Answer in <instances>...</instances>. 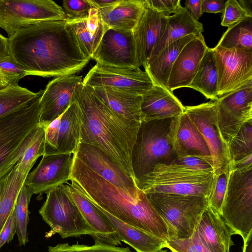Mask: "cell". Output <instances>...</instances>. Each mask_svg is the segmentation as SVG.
<instances>
[{
    "instance_id": "cell-1",
    "label": "cell",
    "mask_w": 252,
    "mask_h": 252,
    "mask_svg": "<svg viewBox=\"0 0 252 252\" xmlns=\"http://www.w3.org/2000/svg\"><path fill=\"white\" fill-rule=\"evenodd\" d=\"M7 41L9 55L29 75H73L91 59L81 50L68 19L30 25L8 37Z\"/></svg>"
},
{
    "instance_id": "cell-2",
    "label": "cell",
    "mask_w": 252,
    "mask_h": 252,
    "mask_svg": "<svg viewBox=\"0 0 252 252\" xmlns=\"http://www.w3.org/2000/svg\"><path fill=\"white\" fill-rule=\"evenodd\" d=\"M74 99L81 114L80 143L99 147L134 178L131 156L141 123L112 111L83 82L76 87Z\"/></svg>"
},
{
    "instance_id": "cell-3",
    "label": "cell",
    "mask_w": 252,
    "mask_h": 252,
    "mask_svg": "<svg viewBox=\"0 0 252 252\" xmlns=\"http://www.w3.org/2000/svg\"><path fill=\"white\" fill-rule=\"evenodd\" d=\"M70 181L93 203L113 217L164 241V221L143 191L132 197L106 181L75 156Z\"/></svg>"
},
{
    "instance_id": "cell-4",
    "label": "cell",
    "mask_w": 252,
    "mask_h": 252,
    "mask_svg": "<svg viewBox=\"0 0 252 252\" xmlns=\"http://www.w3.org/2000/svg\"><path fill=\"white\" fill-rule=\"evenodd\" d=\"M43 93L40 90L28 104L0 118V180L16 165L34 137Z\"/></svg>"
},
{
    "instance_id": "cell-5",
    "label": "cell",
    "mask_w": 252,
    "mask_h": 252,
    "mask_svg": "<svg viewBox=\"0 0 252 252\" xmlns=\"http://www.w3.org/2000/svg\"><path fill=\"white\" fill-rule=\"evenodd\" d=\"M214 172L194 170L176 163L158 164L150 173L135 180L145 193H160L208 198Z\"/></svg>"
},
{
    "instance_id": "cell-6",
    "label": "cell",
    "mask_w": 252,
    "mask_h": 252,
    "mask_svg": "<svg viewBox=\"0 0 252 252\" xmlns=\"http://www.w3.org/2000/svg\"><path fill=\"white\" fill-rule=\"evenodd\" d=\"M172 119L143 121L141 123L131 156L135 180L151 172L156 165L170 164L177 158Z\"/></svg>"
},
{
    "instance_id": "cell-7",
    "label": "cell",
    "mask_w": 252,
    "mask_h": 252,
    "mask_svg": "<svg viewBox=\"0 0 252 252\" xmlns=\"http://www.w3.org/2000/svg\"><path fill=\"white\" fill-rule=\"evenodd\" d=\"M145 194L166 224L168 239L191 237L208 206V198L201 196L160 193Z\"/></svg>"
},
{
    "instance_id": "cell-8",
    "label": "cell",
    "mask_w": 252,
    "mask_h": 252,
    "mask_svg": "<svg viewBox=\"0 0 252 252\" xmlns=\"http://www.w3.org/2000/svg\"><path fill=\"white\" fill-rule=\"evenodd\" d=\"M46 194V200L39 210L43 220L51 228L46 237L58 234L63 239L82 235L94 238V231L85 221L64 184L51 189Z\"/></svg>"
},
{
    "instance_id": "cell-9",
    "label": "cell",
    "mask_w": 252,
    "mask_h": 252,
    "mask_svg": "<svg viewBox=\"0 0 252 252\" xmlns=\"http://www.w3.org/2000/svg\"><path fill=\"white\" fill-rule=\"evenodd\" d=\"M221 216L232 235L252 231V169L229 171Z\"/></svg>"
},
{
    "instance_id": "cell-10",
    "label": "cell",
    "mask_w": 252,
    "mask_h": 252,
    "mask_svg": "<svg viewBox=\"0 0 252 252\" xmlns=\"http://www.w3.org/2000/svg\"><path fill=\"white\" fill-rule=\"evenodd\" d=\"M66 19L63 8L51 0H0V28L9 37L40 22Z\"/></svg>"
},
{
    "instance_id": "cell-11",
    "label": "cell",
    "mask_w": 252,
    "mask_h": 252,
    "mask_svg": "<svg viewBox=\"0 0 252 252\" xmlns=\"http://www.w3.org/2000/svg\"><path fill=\"white\" fill-rule=\"evenodd\" d=\"M196 127L209 150L214 174L229 172L231 163L228 146L220 132L215 101L185 106L184 111Z\"/></svg>"
},
{
    "instance_id": "cell-12",
    "label": "cell",
    "mask_w": 252,
    "mask_h": 252,
    "mask_svg": "<svg viewBox=\"0 0 252 252\" xmlns=\"http://www.w3.org/2000/svg\"><path fill=\"white\" fill-rule=\"evenodd\" d=\"M215 102L219 129L223 141L229 146L242 126L252 122V80Z\"/></svg>"
},
{
    "instance_id": "cell-13",
    "label": "cell",
    "mask_w": 252,
    "mask_h": 252,
    "mask_svg": "<svg viewBox=\"0 0 252 252\" xmlns=\"http://www.w3.org/2000/svg\"><path fill=\"white\" fill-rule=\"evenodd\" d=\"M218 68V97L236 91L252 80V51L212 48Z\"/></svg>"
},
{
    "instance_id": "cell-14",
    "label": "cell",
    "mask_w": 252,
    "mask_h": 252,
    "mask_svg": "<svg viewBox=\"0 0 252 252\" xmlns=\"http://www.w3.org/2000/svg\"><path fill=\"white\" fill-rule=\"evenodd\" d=\"M83 83L91 87L106 86L142 95L154 85L140 67H118L96 63L87 74Z\"/></svg>"
},
{
    "instance_id": "cell-15",
    "label": "cell",
    "mask_w": 252,
    "mask_h": 252,
    "mask_svg": "<svg viewBox=\"0 0 252 252\" xmlns=\"http://www.w3.org/2000/svg\"><path fill=\"white\" fill-rule=\"evenodd\" d=\"M74 155L94 172L126 194L137 197L143 192L137 187L134 179L99 147L80 143Z\"/></svg>"
},
{
    "instance_id": "cell-16",
    "label": "cell",
    "mask_w": 252,
    "mask_h": 252,
    "mask_svg": "<svg viewBox=\"0 0 252 252\" xmlns=\"http://www.w3.org/2000/svg\"><path fill=\"white\" fill-rule=\"evenodd\" d=\"M75 155L72 153L44 155L28 174L25 185L33 194L46 193L70 181Z\"/></svg>"
},
{
    "instance_id": "cell-17",
    "label": "cell",
    "mask_w": 252,
    "mask_h": 252,
    "mask_svg": "<svg viewBox=\"0 0 252 252\" xmlns=\"http://www.w3.org/2000/svg\"><path fill=\"white\" fill-rule=\"evenodd\" d=\"M82 76L69 75L56 77L50 81L40 97L39 126L45 128L63 114L74 100L77 85Z\"/></svg>"
},
{
    "instance_id": "cell-18",
    "label": "cell",
    "mask_w": 252,
    "mask_h": 252,
    "mask_svg": "<svg viewBox=\"0 0 252 252\" xmlns=\"http://www.w3.org/2000/svg\"><path fill=\"white\" fill-rule=\"evenodd\" d=\"M91 59L102 65L139 67L132 31L107 29Z\"/></svg>"
},
{
    "instance_id": "cell-19",
    "label": "cell",
    "mask_w": 252,
    "mask_h": 252,
    "mask_svg": "<svg viewBox=\"0 0 252 252\" xmlns=\"http://www.w3.org/2000/svg\"><path fill=\"white\" fill-rule=\"evenodd\" d=\"M167 21V17L149 7L145 2L144 11L132 30L139 67L146 65L164 33Z\"/></svg>"
},
{
    "instance_id": "cell-20",
    "label": "cell",
    "mask_w": 252,
    "mask_h": 252,
    "mask_svg": "<svg viewBox=\"0 0 252 252\" xmlns=\"http://www.w3.org/2000/svg\"><path fill=\"white\" fill-rule=\"evenodd\" d=\"M65 188L88 224L94 231L95 244L117 246L122 241L114 227L102 211L72 182Z\"/></svg>"
},
{
    "instance_id": "cell-21",
    "label": "cell",
    "mask_w": 252,
    "mask_h": 252,
    "mask_svg": "<svg viewBox=\"0 0 252 252\" xmlns=\"http://www.w3.org/2000/svg\"><path fill=\"white\" fill-rule=\"evenodd\" d=\"M232 235L221 216L208 206L192 236L208 252H230L233 245Z\"/></svg>"
},
{
    "instance_id": "cell-22",
    "label": "cell",
    "mask_w": 252,
    "mask_h": 252,
    "mask_svg": "<svg viewBox=\"0 0 252 252\" xmlns=\"http://www.w3.org/2000/svg\"><path fill=\"white\" fill-rule=\"evenodd\" d=\"M208 48L202 34L191 40L184 47L171 70L167 83L169 91L173 92L175 89L188 87Z\"/></svg>"
},
{
    "instance_id": "cell-23",
    "label": "cell",
    "mask_w": 252,
    "mask_h": 252,
    "mask_svg": "<svg viewBox=\"0 0 252 252\" xmlns=\"http://www.w3.org/2000/svg\"><path fill=\"white\" fill-rule=\"evenodd\" d=\"M173 137L177 158H197L212 164L208 148L194 125L184 112L172 119Z\"/></svg>"
},
{
    "instance_id": "cell-24",
    "label": "cell",
    "mask_w": 252,
    "mask_h": 252,
    "mask_svg": "<svg viewBox=\"0 0 252 252\" xmlns=\"http://www.w3.org/2000/svg\"><path fill=\"white\" fill-rule=\"evenodd\" d=\"M141 111L146 121L180 116L185 106L167 89L154 85L142 95Z\"/></svg>"
},
{
    "instance_id": "cell-25",
    "label": "cell",
    "mask_w": 252,
    "mask_h": 252,
    "mask_svg": "<svg viewBox=\"0 0 252 252\" xmlns=\"http://www.w3.org/2000/svg\"><path fill=\"white\" fill-rule=\"evenodd\" d=\"M98 98L112 111L125 118L142 123V95L120 91L106 86L92 87Z\"/></svg>"
},
{
    "instance_id": "cell-26",
    "label": "cell",
    "mask_w": 252,
    "mask_h": 252,
    "mask_svg": "<svg viewBox=\"0 0 252 252\" xmlns=\"http://www.w3.org/2000/svg\"><path fill=\"white\" fill-rule=\"evenodd\" d=\"M203 32L202 24L195 20L187 8L183 6L178 12L167 17L164 33L147 63L152 61L170 43L189 34L199 36Z\"/></svg>"
},
{
    "instance_id": "cell-27",
    "label": "cell",
    "mask_w": 252,
    "mask_h": 252,
    "mask_svg": "<svg viewBox=\"0 0 252 252\" xmlns=\"http://www.w3.org/2000/svg\"><path fill=\"white\" fill-rule=\"evenodd\" d=\"M68 21L81 50L91 59L107 30L99 11L92 8L88 17Z\"/></svg>"
},
{
    "instance_id": "cell-28",
    "label": "cell",
    "mask_w": 252,
    "mask_h": 252,
    "mask_svg": "<svg viewBox=\"0 0 252 252\" xmlns=\"http://www.w3.org/2000/svg\"><path fill=\"white\" fill-rule=\"evenodd\" d=\"M145 7V0H120L99 10L106 29L132 31Z\"/></svg>"
},
{
    "instance_id": "cell-29",
    "label": "cell",
    "mask_w": 252,
    "mask_h": 252,
    "mask_svg": "<svg viewBox=\"0 0 252 252\" xmlns=\"http://www.w3.org/2000/svg\"><path fill=\"white\" fill-rule=\"evenodd\" d=\"M191 34L170 43L152 61L148 62L144 69L154 85L167 89V83L172 66L184 47L191 40L197 37Z\"/></svg>"
},
{
    "instance_id": "cell-30",
    "label": "cell",
    "mask_w": 252,
    "mask_h": 252,
    "mask_svg": "<svg viewBox=\"0 0 252 252\" xmlns=\"http://www.w3.org/2000/svg\"><path fill=\"white\" fill-rule=\"evenodd\" d=\"M81 114L74 99L61 115L57 126L56 154H75L80 143Z\"/></svg>"
},
{
    "instance_id": "cell-31",
    "label": "cell",
    "mask_w": 252,
    "mask_h": 252,
    "mask_svg": "<svg viewBox=\"0 0 252 252\" xmlns=\"http://www.w3.org/2000/svg\"><path fill=\"white\" fill-rule=\"evenodd\" d=\"M96 206L107 217L121 241L129 245L136 252H161L164 248L165 241L129 225Z\"/></svg>"
},
{
    "instance_id": "cell-32",
    "label": "cell",
    "mask_w": 252,
    "mask_h": 252,
    "mask_svg": "<svg viewBox=\"0 0 252 252\" xmlns=\"http://www.w3.org/2000/svg\"><path fill=\"white\" fill-rule=\"evenodd\" d=\"M30 171L17 162L0 180V233L14 210L18 195Z\"/></svg>"
},
{
    "instance_id": "cell-33",
    "label": "cell",
    "mask_w": 252,
    "mask_h": 252,
    "mask_svg": "<svg viewBox=\"0 0 252 252\" xmlns=\"http://www.w3.org/2000/svg\"><path fill=\"white\" fill-rule=\"evenodd\" d=\"M218 68L214 52L208 48L201 60L196 73L188 88L195 90L207 98L215 101L218 99Z\"/></svg>"
},
{
    "instance_id": "cell-34",
    "label": "cell",
    "mask_w": 252,
    "mask_h": 252,
    "mask_svg": "<svg viewBox=\"0 0 252 252\" xmlns=\"http://www.w3.org/2000/svg\"><path fill=\"white\" fill-rule=\"evenodd\" d=\"M217 46L252 51V17L244 19L228 27Z\"/></svg>"
},
{
    "instance_id": "cell-35",
    "label": "cell",
    "mask_w": 252,
    "mask_h": 252,
    "mask_svg": "<svg viewBox=\"0 0 252 252\" xmlns=\"http://www.w3.org/2000/svg\"><path fill=\"white\" fill-rule=\"evenodd\" d=\"M37 94L18 84H11L0 90V118L25 106Z\"/></svg>"
},
{
    "instance_id": "cell-36",
    "label": "cell",
    "mask_w": 252,
    "mask_h": 252,
    "mask_svg": "<svg viewBox=\"0 0 252 252\" xmlns=\"http://www.w3.org/2000/svg\"><path fill=\"white\" fill-rule=\"evenodd\" d=\"M33 194L32 192L24 185L18 195L14 206L16 234L20 246H24L29 241L27 230L29 221V205Z\"/></svg>"
},
{
    "instance_id": "cell-37",
    "label": "cell",
    "mask_w": 252,
    "mask_h": 252,
    "mask_svg": "<svg viewBox=\"0 0 252 252\" xmlns=\"http://www.w3.org/2000/svg\"><path fill=\"white\" fill-rule=\"evenodd\" d=\"M228 148L231 163L252 154V122L242 126L230 142Z\"/></svg>"
},
{
    "instance_id": "cell-38",
    "label": "cell",
    "mask_w": 252,
    "mask_h": 252,
    "mask_svg": "<svg viewBox=\"0 0 252 252\" xmlns=\"http://www.w3.org/2000/svg\"><path fill=\"white\" fill-rule=\"evenodd\" d=\"M44 154L45 128L38 126L31 144L18 162L22 166L31 170L38 158Z\"/></svg>"
},
{
    "instance_id": "cell-39",
    "label": "cell",
    "mask_w": 252,
    "mask_h": 252,
    "mask_svg": "<svg viewBox=\"0 0 252 252\" xmlns=\"http://www.w3.org/2000/svg\"><path fill=\"white\" fill-rule=\"evenodd\" d=\"M47 252H132L128 248L95 244L92 246L79 244L69 245L68 243L59 244L50 246Z\"/></svg>"
},
{
    "instance_id": "cell-40",
    "label": "cell",
    "mask_w": 252,
    "mask_h": 252,
    "mask_svg": "<svg viewBox=\"0 0 252 252\" xmlns=\"http://www.w3.org/2000/svg\"><path fill=\"white\" fill-rule=\"evenodd\" d=\"M229 172L214 174L210 194L208 198V206L221 215V209L226 193Z\"/></svg>"
},
{
    "instance_id": "cell-41",
    "label": "cell",
    "mask_w": 252,
    "mask_h": 252,
    "mask_svg": "<svg viewBox=\"0 0 252 252\" xmlns=\"http://www.w3.org/2000/svg\"><path fill=\"white\" fill-rule=\"evenodd\" d=\"M248 17H252V14L243 6L239 0H227L222 12L221 25L228 28Z\"/></svg>"
},
{
    "instance_id": "cell-42",
    "label": "cell",
    "mask_w": 252,
    "mask_h": 252,
    "mask_svg": "<svg viewBox=\"0 0 252 252\" xmlns=\"http://www.w3.org/2000/svg\"><path fill=\"white\" fill-rule=\"evenodd\" d=\"M92 7L89 0H67L63 1V9L67 18L77 20L88 17Z\"/></svg>"
},
{
    "instance_id": "cell-43",
    "label": "cell",
    "mask_w": 252,
    "mask_h": 252,
    "mask_svg": "<svg viewBox=\"0 0 252 252\" xmlns=\"http://www.w3.org/2000/svg\"><path fill=\"white\" fill-rule=\"evenodd\" d=\"M164 248L172 252H208L193 236L186 239H168Z\"/></svg>"
},
{
    "instance_id": "cell-44",
    "label": "cell",
    "mask_w": 252,
    "mask_h": 252,
    "mask_svg": "<svg viewBox=\"0 0 252 252\" xmlns=\"http://www.w3.org/2000/svg\"><path fill=\"white\" fill-rule=\"evenodd\" d=\"M0 71L4 74L9 83L12 85H18L21 79L29 75L10 55L0 59Z\"/></svg>"
},
{
    "instance_id": "cell-45",
    "label": "cell",
    "mask_w": 252,
    "mask_h": 252,
    "mask_svg": "<svg viewBox=\"0 0 252 252\" xmlns=\"http://www.w3.org/2000/svg\"><path fill=\"white\" fill-rule=\"evenodd\" d=\"M149 7L169 17L171 14L178 12L182 8L180 0H145Z\"/></svg>"
},
{
    "instance_id": "cell-46",
    "label": "cell",
    "mask_w": 252,
    "mask_h": 252,
    "mask_svg": "<svg viewBox=\"0 0 252 252\" xmlns=\"http://www.w3.org/2000/svg\"><path fill=\"white\" fill-rule=\"evenodd\" d=\"M173 163L181 164L194 170L213 171L211 163L197 158L188 157L177 158Z\"/></svg>"
},
{
    "instance_id": "cell-47",
    "label": "cell",
    "mask_w": 252,
    "mask_h": 252,
    "mask_svg": "<svg viewBox=\"0 0 252 252\" xmlns=\"http://www.w3.org/2000/svg\"><path fill=\"white\" fill-rule=\"evenodd\" d=\"M16 231L17 226L13 210L0 233V250L4 245L13 240Z\"/></svg>"
},
{
    "instance_id": "cell-48",
    "label": "cell",
    "mask_w": 252,
    "mask_h": 252,
    "mask_svg": "<svg viewBox=\"0 0 252 252\" xmlns=\"http://www.w3.org/2000/svg\"><path fill=\"white\" fill-rule=\"evenodd\" d=\"M225 1L224 0H202V13H222L225 7Z\"/></svg>"
},
{
    "instance_id": "cell-49",
    "label": "cell",
    "mask_w": 252,
    "mask_h": 252,
    "mask_svg": "<svg viewBox=\"0 0 252 252\" xmlns=\"http://www.w3.org/2000/svg\"><path fill=\"white\" fill-rule=\"evenodd\" d=\"M252 169V154L235 162L231 163L229 171H245Z\"/></svg>"
},
{
    "instance_id": "cell-50",
    "label": "cell",
    "mask_w": 252,
    "mask_h": 252,
    "mask_svg": "<svg viewBox=\"0 0 252 252\" xmlns=\"http://www.w3.org/2000/svg\"><path fill=\"white\" fill-rule=\"evenodd\" d=\"M202 0H187L185 1V7L196 21H198L203 14L201 8Z\"/></svg>"
},
{
    "instance_id": "cell-51",
    "label": "cell",
    "mask_w": 252,
    "mask_h": 252,
    "mask_svg": "<svg viewBox=\"0 0 252 252\" xmlns=\"http://www.w3.org/2000/svg\"><path fill=\"white\" fill-rule=\"evenodd\" d=\"M120 0H89L92 8L98 10L111 7L120 1Z\"/></svg>"
},
{
    "instance_id": "cell-52",
    "label": "cell",
    "mask_w": 252,
    "mask_h": 252,
    "mask_svg": "<svg viewBox=\"0 0 252 252\" xmlns=\"http://www.w3.org/2000/svg\"><path fill=\"white\" fill-rule=\"evenodd\" d=\"M8 55L7 38L0 34V59Z\"/></svg>"
},
{
    "instance_id": "cell-53",
    "label": "cell",
    "mask_w": 252,
    "mask_h": 252,
    "mask_svg": "<svg viewBox=\"0 0 252 252\" xmlns=\"http://www.w3.org/2000/svg\"><path fill=\"white\" fill-rule=\"evenodd\" d=\"M243 240L242 252H252V231Z\"/></svg>"
},
{
    "instance_id": "cell-54",
    "label": "cell",
    "mask_w": 252,
    "mask_h": 252,
    "mask_svg": "<svg viewBox=\"0 0 252 252\" xmlns=\"http://www.w3.org/2000/svg\"><path fill=\"white\" fill-rule=\"evenodd\" d=\"M11 85L4 74L0 71V90Z\"/></svg>"
},
{
    "instance_id": "cell-55",
    "label": "cell",
    "mask_w": 252,
    "mask_h": 252,
    "mask_svg": "<svg viewBox=\"0 0 252 252\" xmlns=\"http://www.w3.org/2000/svg\"><path fill=\"white\" fill-rule=\"evenodd\" d=\"M166 250H162L161 252H167Z\"/></svg>"
}]
</instances>
